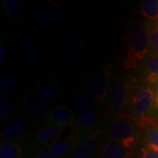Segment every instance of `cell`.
<instances>
[{
  "instance_id": "cell-31",
  "label": "cell",
  "mask_w": 158,
  "mask_h": 158,
  "mask_svg": "<svg viewBox=\"0 0 158 158\" xmlns=\"http://www.w3.org/2000/svg\"><path fill=\"white\" fill-rule=\"evenodd\" d=\"M155 25H156V27L158 28V19H156V24H155Z\"/></svg>"
},
{
  "instance_id": "cell-28",
  "label": "cell",
  "mask_w": 158,
  "mask_h": 158,
  "mask_svg": "<svg viewBox=\"0 0 158 158\" xmlns=\"http://www.w3.org/2000/svg\"><path fill=\"white\" fill-rule=\"evenodd\" d=\"M6 57V42L4 41V40H1V43H0V63L2 64L5 62Z\"/></svg>"
},
{
  "instance_id": "cell-18",
  "label": "cell",
  "mask_w": 158,
  "mask_h": 158,
  "mask_svg": "<svg viewBox=\"0 0 158 158\" xmlns=\"http://www.w3.org/2000/svg\"><path fill=\"white\" fill-rule=\"evenodd\" d=\"M19 88L18 76L12 73H4L0 76V95L4 98L16 94Z\"/></svg>"
},
{
  "instance_id": "cell-14",
  "label": "cell",
  "mask_w": 158,
  "mask_h": 158,
  "mask_svg": "<svg viewBox=\"0 0 158 158\" xmlns=\"http://www.w3.org/2000/svg\"><path fill=\"white\" fill-rule=\"evenodd\" d=\"M142 74L148 85L158 84V54L149 52L142 63Z\"/></svg>"
},
{
  "instance_id": "cell-21",
  "label": "cell",
  "mask_w": 158,
  "mask_h": 158,
  "mask_svg": "<svg viewBox=\"0 0 158 158\" xmlns=\"http://www.w3.org/2000/svg\"><path fill=\"white\" fill-rule=\"evenodd\" d=\"M0 158H23L22 146L16 141L2 142L0 145Z\"/></svg>"
},
{
  "instance_id": "cell-9",
  "label": "cell",
  "mask_w": 158,
  "mask_h": 158,
  "mask_svg": "<svg viewBox=\"0 0 158 158\" xmlns=\"http://www.w3.org/2000/svg\"><path fill=\"white\" fill-rule=\"evenodd\" d=\"M34 90L36 95L47 104L54 103L63 93V88L54 75L48 76L43 80L38 81Z\"/></svg>"
},
{
  "instance_id": "cell-16",
  "label": "cell",
  "mask_w": 158,
  "mask_h": 158,
  "mask_svg": "<svg viewBox=\"0 0 158 158\" xmlns=\"http://www.w3.org/2000/svg\"><path fill=\"white\" fill-rule=\"evenodd\" d=\"M27 124L22 118H14L6 125L2 131V137L6 141H12L18 139L27 132Z\"/></svg>"
},
{
  "instance_id": "cell-27",
  "label": "cell",
  "mask_w": 158,
  "mask_h": 158,
  "mask_svg": "<svg viewBox=\"0 0 158 158\" xmlns=\"http://www.w3.org/2000/svg\"><path fill=\"white\" fill-rule=\"evenodd\" d=\"M141 158H158V148L146 144L142 150Z\"/></svg>"
},
{
  "instance_id": "cell-20",
  "label": "cell",
  "mask_w": 158,
  "mask_h": 158,
  "mask_svg": "<svg viewBox=\"0 0 158 158\" xmlns=\"http://www.w3.org/2000/svg\"><path fill=\"white\" fill-rule=\"evenodd\" d=\"M80 51V41L77 38H69L62 47V59L65 62H72L78 56Z\"/></svg>"
},
{
  "instance_id": "cell-24",
  "label": "cell",
  "mask_w": 158,
  "mask_h": 158,
  "mask_svg": "<svg viewBox=\"0 0 158 158\" xmlns=\"http://www.w3.org/2000/svg\"><path fill=\"white\" fill-rule=\"evenodd\" d=\"M146 27L148 33L150 47L152 48L153 52L158 54V28L156 27L155 24L147 25Z\"/></svg>"
},
{
  "instance_id": "cell-7",
  "label": "cell",
  "mask_w": 158,
  "mask_h": 158,
  "mask_svg": "<svg viewBox=\"0 0 158 158\" xmlns=\"http://www.w3.org/2000/svg\"><path fill=\"white\" fill-rule=\"evenodd\" d=\"M33 13L38 22L48 27L59 26L64 19L61 6L54 1H44L36 4L34 6Z\"/></svg>"
},
{
  "instance_id": "cell-11",
  "label": "cell",
  "mask_w": 158,
  "mask_h": 158,
  "mask_svg": "<svg viewBox=\"0 0 158 158\" xmlns=\"http://www.w3.org/2000/svg\"><path fill=\"white\" fill-rule=\"evenodd\" d=\"M99 121L98 114L94 111L80 112L76 115L71 126L74 128V132L77 134H86L95 130Z\"/></svg>"
},
{
  "instance_id": "cell-29",
  "label": "cell",
  "mask_w": 158,
  "mask_h": 158,
  "mask_svg": "<svg viewBox=\"0 0 158 158\" xmlns=\"http://www.w3.org/2000/svg\"><path fill=\"white\" fill-rule=\"evenodd\" d=\"M36 158H67V157H63V156H57L52 155V154L47 152V151H43V152L39 153V154L37 155Z\"/></svg>"
},
{
  "instance_id": "cell-15",
  "label": "cell",
  "mask_w": 158,
  "mask_h": 158,
  "mask_svg": "<svg viewBox=\"0 0 158 158\" xmlns=\"http://www.w3.org/2000/svg\"><path fill=\"white\" fill-rule=\"evenodd\" d=\"M77 133L73 132V134L69 137L67 140L63 141H54L53 143L49 144L46 147V151L55 155L57 156H63L67 154H71L74 148L76 146V141L77 139Z\"/></svg>"
},
{
  "instance_id": "cell-10",
  "label": "cell",
  "mask_w": 158,
  "mask_h": 158,
  "mask_svg": "<svg viewBox=\"0 0 158 158\" xmlns=\"http://www.w3.org/2000/svg\"><path fill=\"white\" fill-rule=\"evenodd\" d=\"M76 115L71 108L67 105H61L49 112L45 119L46 126L65 127L67 125H71Z\"/></svg>"
},
{
  "instance_id": "cell-19",
  "label": "cell",
  "mask_w": 158,
  "mask_h": 158,
  "mask_svg": "<svg viewBox=\"0 0 158 158\" xmlns=\"http://www.w3.org/2000/svg\"><path fill=\"white\" fill-rule=\"evenodd\" d=\"M131 151L121 144L109 141L101 148V158H130Z\"/></svg>"
},
{
  "instance_id": "cell-22",
  "label": "cell",
  "mask_w": 158,
  "mask_h": 158,
  "mask_svg": "<svg viewBox=\"0 0 158 158\" xmlns=\"http://www.w3.org/2000/svg\"><path fill=\"white\" fill-rule=\"evenodd\" d=\"M5 10L11 19H19L21 16L25 1L23 0H5L3 1Z\"/></svg>"
},
{
  "instance_id": "cell-23",
  "label": "cell",
  "mask_w": 158,
  "mask_h": 158,
  "mask_svg": "<svg viewBox=\"0 0 158 158\" xmlns=\"http://www.w3.org/2000/svg\"><path fill=\"white\" fill-rule=\"evenodd\" d=\"M142 14L148 19H158V0H144L142 2Z\"/></svg>"
},
{
  "instance_id": "cell-26",
  "label": "cell",
  "mask_w": 158,
  "mask_h": 158,
  "mask_svg": "<svg viewBox=\"0 0 158 158\" xmlns=\"http://www.w3.org/2000/svg\"><path fill=\"white\" fill-rule=\"evenodd\" d=\"M145 140L147 142L146 144L158 148V127L148 128L145 135Z\"/></svg>"
},
{
  "instance_id": "cell-5",
  "label": "cell",
  "mask_w": 158,
  "mask_h": 158,
  "mask_svg": "<svg viewBox=\"0 0 158 158\" xmlns=\"http://www.w3.org/2000/svg\"><path fill=\"white\" fill-rule=\"evenodd\" d=\"M133 83L134 80L120 76L112 78L108 92V106L112 112H121L128 106Z\"/></svg>"
},
{
  "instance_id": "cell-1",
  "label": "cell",
  "mask_w": 158,
  "mask_h": 158,
  "mask_svg": "<svg viewBox=\"0 0 158 158\" xmlns=\"http://www.w3.org/2000/svg\"><path fill=\"white\" fill-rule=\"evenodd\" d=\"M130 113L137 125L142 127H158L157 119L153 116V108H155V90L151 86L137 87L131 92L129 99Z\"/></svg>"
},
{
  "instance_id": "cell-25",
  "label": "cell",
  "mask_w": 158,
  "mask_h": 158,
  "mask_svg": "<svg viewBox=\"0 0 158 158\" xmlns=\"http://www.w3.org/2000/svg\"><path fill=\"white\" fill-rule=\"evenodd\" d=\"M13 109V100L8 98H2L0 99V118L6 119Z\"/></svg>"
},
{
  "instance_id": "cell-8",
  "label": "cell",
  "mask_w": 158,
  "mask_h": 158,
  "mask_svg": "<svg viewBox=\"0 0 158 158\" xmlns=\"http://www.w3.org/2000/svg\"><path fill=\"white\" fill-rule=\"evenodd\" d=\"M48 104L40 99L37 95L24 98L19 105V110L27 120L38 123L48 115Z\"/></svg>"
},
{
  "instance_id": "cell-4",
  "label": "cell",
  "mask_w": 158,
  "mask_h": 158,
  "mask_svg": "<svg viewBox=\"0 0 158 158\" xmlns=\"http://www.w3.org/2000/svg\"><path fill=\"white\" fill-rule=\"evenodd\" d=\"M107 132L112 141L121 144L127 149L135 147L140 139L137 123L129 116L115 117L109 125Z\"/></svg>"
},
{
  "instance_id": "cell-6",
  "label": "cell",
  "mask_w": 158,
  "mask_h": 158,
  "mask_svg": "<svg viewBox=\"0 0 158 158\" xmlns=\"http://www.w3.org/2000/svg\"><path fill=\"white\" fill-rule=\"evenodd\" d=\"M73 151L68 158H96L100 148L102 129L98 127L86 134H77Z\"/></svg>"
},
{
  "instance_id": "cell-12",
  "label": "cell",
  "mask_w": 158,
  "mask_h": 158,
  "mask_svg": "<svg viewBox=\"0 0 158 158\" xmlns=\"http://www.w3.org/2000/svg\"><path fill=\"white\" fill-rule=\"evenodd\" d=\"M69 101L74 107L81 112L91 111L95 107V99L87 91L76 88L69 90Z\"/></svg>"
},
{
  "instance_id": "cell-30",
  "label": "cell",
  "mask_w": 158,
  "mask_h": 158,
  "mask_svg": "<svg viewBox=\"0 0 158 158\" xmlns=\"http://www.w3.org/2000/svg\"><path fill=\"white\" fill-rule=\"evenodd\" d=\"M154 90H155V109L158 110V84L156 85Z\"/></svg>"
},
{
  "instance_id": "cell-3",
  "label": "cell",
  "mask_w": 158,
  "mask_h": 158,
  "mask_svg": "<svg viewBox=\"0 0 158 158\" xmlns=\"http://www.w3.org/2000/svg\"><path fill=\"white\" fill-rule=\"evenodd\" d=\"M111 69V64L97 65L90 69L83 79L86 91L99 105H105L108 98Z\"/></svg>"
},
{
  "instance_id": "cell-17",
  "label": "cell",
  "mask_w": 158,
  "mask_h": 158,
  "mask_svg": "<svg viewBox=\"0 0 158 158\" xmlns=\"http://www.w3.org/2000/svg\"><path fill=\"white\" fill-rule=\"evenodd\" d=\"M64 130L63 127L57 126H46L45 127L40 129L35 135V141L42 146H48L53 143Z\"/></svg>"
},
{
  "instance_id": "cell-2",
  "label": "cell",
  "mask_w": 158,
  "mask_h": 158,
  "mask_svg": "<svg viewBox=\"0 0 158 158\" xmlns=\"http://www.w3.org/2000/svg\"><path fill=\"white\" fill-rule=\"evenodd\" d=\"M128 50L123 66L125 69L131 70L137 68L149 53V37L148 29L141 22L134 23L128 29Z\"/></svg>"
},
{
  "instance_id": "cell-13",
  "label": "cell",
  "mask_w": 158,
  "mask_h": 158,
  "mask_svg": "<svg viewBox=\"0 0 158 158\" xmlns=\"http://www.w3.org/2000/svg\"><path fill=\"white\" fill-rule=\"evenodd\" d=\"M22 52L26 60L32 64H39L43 60L41 47L34 37L29 36L23 40Z\"/></svg>"
}]
</instances>
